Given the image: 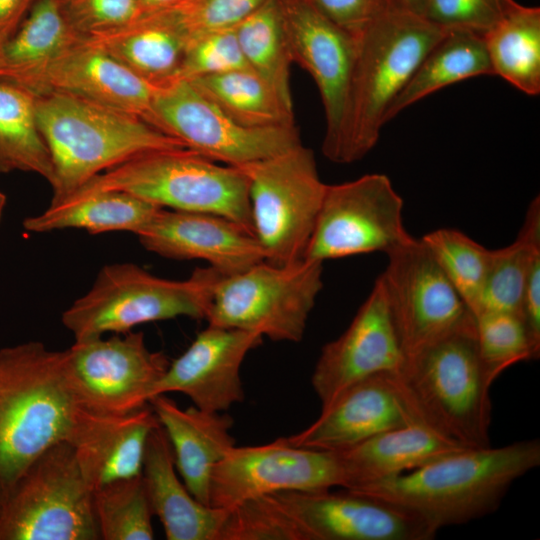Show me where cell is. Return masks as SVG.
Segmentation results:
<instances>
[{"mask_svg": "<svg viewBox=\"0 0 540 540\" xmlns=\"http://www.w3.org/2000/svg\"><path fill=\"white\" fill-rule=\"evenodd\" d=\"M386 375L413 423L464 447L491 445L494 381L479 355L475 321Z\"/></svg>", "mask_w": 540, "mask_h": 540, "instance_id": "2", "label": "cell"}, {"mask_svg": "<svg viewBox=\"0 0 540 540\" xmlns=\"http://www.w3.org/2000/svg\"><path fill=\"white\" fill-rule=\"evenodd\" d=\"M136 236L152 253L176 260H204L224 276L264 261L252 233L210 213L160 209Z\"/></svg>", "mask_w": 540, "mask_h": 540, "instance_id": "20", "label": "cell"}, {"mask_svg": "<svg viewBox=\"0 0 540 540\" xmlns=\"http://www.w3.org/2000/svg\"><path fill=\"white\" fill-rule=\"evenodd\" d=\"M539 465V439L463 447L354 492L400 505L437 533L496 512L512 484Z\"/></svg>", "mask_w": 540, "mask_h": 540, "instance_id": "1", "label": "cell"}, {"mask_svg": "<svg viewBox=\"0 0 540 540\" xmlns=\"http://www.w3.org/2000/svg\"><path fill=\"white\" fill-rule=\"evenodd\" d=\"M83 40L155 85L179 78L189 42L171 8L141 11L131 21Z\"/></svg>", "mask_w": 540, "mask_h": 540, "instance_id": "26", "label": "cell"}, {"mask_svg": "<svg viewBox=\"0 0 540 540\" xmlns=\"http://www.w3.org/2000/svg\"><path fill=\"white\" fill-rule=\"evenodd\" d=\"M35 99L32 92L0 80V174L34 173L51 185L53 166L37 125Z\"/></svg>", "mask_w": 540, "mask_h": 540, "instance_id": "33", "label": "cell"}, {"mask_svg": "<svg viewBox=\"0 0 540 540\" xmlns=\"http://www.w3.org/2000/svg\"><path fill=\"white\" fill-rule=\"evenodd\" d=\"M72 28L82 37L119 27L138 16V0H58Z\"/></svg>", "mask_w": 540, "mask_h": 540, "instance_id": "42", "label": "cell"}, {"mask_svg": "<svg viewBox=\"0 0 540 540\" xmlns=\"http://www.w3.org/2000/svg\"><path fill=\"white\" fill-rule=\"evenodd\" d=\"M521 316L533 347L540 353V253L534 257L527 276Z\"/></svg>", "mask_w": 540, "mask_h": 540, "instance_id": "44", "label": "cell"}, {"mask_svg": "<svg viewBox=\"0 0 540 540\" xmlns=\"http://www.w3.org/2000/svg\"><path fill=\"white\" fill-rule=\"evenodd\" d=\"M260 334L209 325L173 362L157 383L154 394L178 392L194 406L225 412L242 402L240 370L246 355L262 342Z\"/></svg>", "mask_w": 540, "mask_h": 540, "instance_id": "19", "label": "cell"}, {"mask_svg": "<svg viewBox=\"0 0 540 540\" xmlns=\"http://www.w3.org/2000/svg\"><path fill=\"white\" fill-rule=\"evenodd\" d=\"M387 256L381 276L405 359L475 321L419 238L411 236Z\"/></svg>", "mask_w": 540, "mask_h": 540, "instance_id": "15", "label": "cell"}, {"mask_svg": "<svg viewBox=\"0 0 540 540\" xmlns=\"http://www.w3.org/2000/svg\"><path fill=\"white\" fill-rule=\"evenodd\" d=\"M249 68L242 54L235 27L207 32L189 40L179 78L193 79Z\"/></svg>", "mask_w": 540, "mask_h": 540, "instance_id": "39", "label": "cell"}, {"mask_svg": "<svg viewBox=\"0 0 540 540\" xmlns=\"http://www.w3.org/2000/svg\"><path fill=\"white\" fill-rule=\"evenodd\" d=\"M64 353L75 404L105 414H126L148 405L170 364L164 353L148 349L142 332L75 340Z\"/></svg>", "mask_w": 540, "mask_h": 540, "instance_id": "14", "label": "cell"}, {"mask_svg": "<svg viewBox=\"0 0 540 540\" xmlns=\"http://www.w3.org/2000/svg\"><path fill=\"white\" fill-rule=\"evenodd\" d=\"M494 75L521 92L540 93V8L506 0L483 36Z\"/></svg>", "mask_w": 540, "mask_h": 540, "instance_id": "31", "label": "cell"}, {"mask_svg": "<svg viewBox=\"0 0 540 540\" xmlns=\"http://www.w3.org/2000/svg\"><path fill=\"white\" fill-rule=\"evenodd\" d=\"M82 39L58 0H35L15 33L0 47V80L25 89L46 65Z\"/></svg>", "mask_w": 540, "mask_h": 540, "instance_id": "29", "label": "cell"}, {"mask_svg": "<svg viewBox=\"0 0 540 540\" xmlns=\"http://www.w3.org/2000/svg\"><path fill=\"white\" fill-rule=\"evenodd\" d=\"M540 253V199L527 209L515 241L491 250L490 263L477 312H509L521 315L523 292L534 257Z\"/></svg>", "mask_w": 540, "mask_h": 540, "instance_id": "34", "label": "cell"}, {"mask_svg": "<svg viewBox=\"0 0 540 540\" xmlns=\"http://www.w3.org/2000/svg\"><path fill=\"white\" fill-rule=\"evenodd\" d=\"M149 405L169 439L178 475L197 500L210 505L213 471L235 446L232 417L195 406L182 409L165 394L153 396Z\"/></svg>", "mask_w": 540, "mask_h": 540, "instance_id": "24", "label": "cell"}, {"mask_svg": "<svg viewBox=\"0 0 540 540\" xmlns=\"http://www.w3.org/2000/svg\"><path fill=\"white\" fill-rule=\"evenodd\" d=\"M237 167L248 179L253 231L264 261L285 265L303 259L327 186L313 151L301 143Z\"/></svg>", "mask_w": 540, "mask_h": 540, "instance_id": "11", "label": "cell"}, {"mask_svg": "<svg viewBox=\"0 0 540 540\" xmlns=\"http://www.w3.org/2000/svg\"><path fill=\"white\" fill-rule=\"evenodd\" d=\"M474 318L479 355L493 381L507 368L539 358L521 315L483 312Z\"/></svg>", "mask_w": 540, "mask_h": 540, "instance_id": "38", "label": "cell"}, {"mask_svg": "<svg viewBox=\"0 0 540 540\" xmlns=\"http://www.w3.org/2000/svg\"><path fill=\"white\" fill-rule=\"evenodd\" d=\"M222 274L208 266L184 280L155 276L129 262L99 271L92 287L62 314L75 340L124 334L137 325L179 316L205 319L215 283Z\"/></svg>", "mask_w": 540, "mask_h": 540, "instance_id": "7", "label": "cell"}, {"mask_svg": "<svg viewBox=\"0 0 540 540\" xmlns=\"http://www.w3.org/2000/svg\"><path fill=\"white\" fill-rule=\"evenodd\" d=\"M332 22L357 36L379 14L389 9L387 0H311Z\"/></svg>", "mask_w": 540, "mask_h": 540, "instance_id": "43", "label": "cell"}, {"mask_svg": "<svg viewBox=\"0 0 540 540\" xmlns=\"http://www.w3.org/2000/svg\"><path fill=\"white\" fill-rule=\"evenodd\" d=\"M333 487H342L333 451L297 447L281 437L263 445L233 446L213 471L209 503L228 510L278 492Z\"/></svg>", "mask_w": 540, "mask_h": 540, "instance_id": "16", "label": "cell"}, {"mask_svg": "<svg viewBox=\"0 0 540 540\" xmlns=\"http://www.w3.org/2000/svg\"><path fill=\"white\" fill-rule=\"evenodd\" d=\"M279 4L293 62L311 75L320 93L325 114L322 152L340 164L357 37L328 19L311 0Z\"/></svg>", "mask_w": 540, "mask_h": 540, "instance_id": "17", "label": "cell"}, {"mask_svg": "<svg viewBox=\"0 0 540 540\" xmlns=\"http://www.w3.org/2000/svg\"><path fill=\"white\" fill-rule=\"evenodd\" d=\"M322 273L323 263L301 259L285 265L261 261L221 275L205 320L273 341L299 342L323 287Z\"/></svg>", "mask_w": 540, "mask_h": 540, "instance_id": "10", "label": "cell"}, {"mask_svg": "<svg viewBox=\"0 0 540 540\" xmlns=\"http://www.w3.org/2000/svg\"><path fill=\"white\" fill-rule=\"evenodd\" d=\"M160 209L127 192L100 191L50 204L42 213L24 219L23 227L34 233L74 228L90 234L126 231L137 235Z\"/></svg>", "mask_w": 540, "mask_h": 540, "instance_id": "28", "label": "cell"}, {"mask_svg": "<svg viewBox=\"0 0 540 540\" xmlns=\"http://www.w3.org/2000/svg\"><path fill=\"white\" fill-rule=\"evenodd\" d=\"M253 524L262 540H431L436 535L410 510L347 489L259 497Z\"/></svg>", "mask_w": 540, "mask_h": 540, "instance_id": "8", "label": "cell"}, {"mask_svg": "<svg viewBox=\"0 0 540 540\" xmlns=\"http://www.w3.org/2000/svg\"><path fill=\"white\" fill-rule=\"evenodd\" d=\"M389 9H397L422 16L426 0H387Z\"/></svg>", "mask_w": 540, "mask_h": 540, "instance_id": "46", "label": "cell"}, {"mask_svg": "<svg viewBox=\"0 0 540 540\" xmlns=\"http://www.w3.org/2000/svg\"><path fill=\"white\" fill-rule=\"evenodd\" d=\"M403 199L382 173L326 186L306 260L388 253L411 235L403 224Z\"/></svg>", "mask_w": 540, "mask_h": 540, "instance_id": "13", "label": "cell"}, {"mask_svg": "<svg viewBox=\"0 0 540 540\" xmlns=\"http://www.w3.org/2000/svg\"><path fill=\"white\" fill-rule=\"evenodd\" d=\"M249 68L261 76L291 107L290 66L293 63L278 0H268L235 26Z\"/></svg>", "mask_w": 540, "mask_h": 540, "instance_id": "35", "label": "cell"}, {"mask_svg": "<svg viewBox=\"0 0 540 540\" xmlns=\"http://www.w3.org/2000/svg\"><path fill=\"white\" fill-rule=\"evenodd\" d=\"M268 0H183L173 9L191 40L210 31L235 27Z\"/></svg>", "mask_w": 540, "mask_h": 540, "instance_id": "40", "label": "cell"}, {"mask_svg": "<svg viewBox=\"0 0 540 540\" xmlns=\"http://www.w3.org/2000/svg\"><path fill=\"white\" fill-rule=\"evenodd\" d=\"M158 425L149 404L126 414L97 413L75 405L66 440L94 491L142 474L147 440Z\"/></svg>", "mask_w": 540, "mask_h": 540, "instance_id": "22", "label": "cell"}, {"mask_svg": "<svg viewBox=\"0 0 540 540\" xmlns=\"http://www.w3.org/2000/svg\"><path fill=\"white\" fill-rule=\"evenodd\" d=\"M152 110L153 126L187 148L231 166L264 160L302 143L296 125L249 127L237 123L184 78L159 85Z\"/></svg>", "mask_w": 540, "mask_h": 540, "instance_id": "12", "label": "cell"}, {"mask_svg": "<svg viewBox=\"0 0 540 540\" xmlns=\"http://www.w3.org/2000/svg\"><path fill=\"white\" fill-rule=\"evenodd\" d=\"M158 87L82 39L46 65L26 90L34 95L69 93L137 115L152 125Z\"/></svg>", "mask_w": 540, "mask_h": 540, "instance_id": "21", "label": "cell"}, {"mask_svg": "<svg viewBox=\"0 0 540 540\" xmlns=\"http://www.w3.org/2000/svg\"><path fill=\"white\" fill-rule=\"evenodd\" d=\"M109 190L130 193L162 209L222 216L254 235L246 175L237 166L217 164L189 148L139 155L93 177L70 196Z\"/></svg>", "mask_w": 540, "mask_h": 540, "instance_id": "6", "label": "cell"}, {"mask_svg": "<svg viewBox=\"0 0 540 540\" xmlns=\"http://www.w3.org/2000/svg\"><path fill=\"white\" fill-rule=\"evenodd\" d=\"M100 540H152L153 512L142 474L93 491Z\"/></svg>", "mask_w": 540, "mask_h": 540, "instance_id": "36", "label": "cell"}, {"mask_svg": "<svg viewBox=\"0 0 540 540\" xmlns=\"http://www.w3.org/2000/svg\"><path fill=\"white\" fill-rule=\"evenodd\" d=\"M188 80L239 124L249 127L295 125L293 107L251 68Z\"/></svg>", "mask_w": 540, "mask_h": 540, "instance_id": "32", "label": "cell"}, {"mask_svg": "<svg viewBox=\"0 0 540 540\" xmlns=\"http://www.w3.org/2000/svg\"><path fill=\"white\" fill-rule=\"evenodd\" d=\"M506 0H426L422 16L445 30L484 36L498 21Z\"/></svg>", "mask_w": 540, "mask_h": 540, "instance_id": "41", "label": "cell"}, {"mask_svg": "<svg viewBox=\"0 0 540 540\" xmlns=\"http://www.w3.org/2000/svg\"><path fill=\"white\" fill-rule=\"evenodd\" d=\"M35 0H0V47L15 33Z\"/></svg>", "mask_w": 540, "mask_h": 540, "instance_id": "45", "label": "cell"}, {"mask_svg": "<svg viewBox=\"0 0 540 540\" xmlns=\"http://www.w3.org/2000/svg\"><path fill=\"white\" fill-rule=\"evenodd\" d=\"M447 33L421 15L387 9L356 36L340 164L362 159L376 145L389 106Z\"/></svg>", "mask_w": 540, "mask_h": 540, "instance_id": "5", "label": "cell"}, {"mask_svg": "<svg viewBox=\"0 0 540 540\" xmlns=\"http://www.w3.org/2000/svg\"><path fill=\"white\" fill-rule=\"evenodd\" d=\"M404 360L380 275L347 329L322 347L311 384L322 408L359 381L397 371Z\"/></svg>", "mask_w": 540, "mask_h": 540, "instance_id": "18", "label": "cell"}, {"mask_svg": "<svg viewBox=\"0 0 540 540\" xmlns=\"http://www.w3.org/2000/svg\"><path fill=\"white\" fill-rule=\"evenodd\" d=\"M64 351L37 341L0 349V498L27 467L68 438L75 401Z\"/></svg>", "mask_w": 540, "mask_h": 540, "instance_id": "4", "label": "cell"}, {"mask_svg": "<svg viewBox=\"0 0 540 540\" xmlns=\"http://www.w3.org/2000/svg\"><path fill=\"white\" fill-rule=\"evenodd\" d=\"M141 11L170 8L183 0H138Z\"/></svg>", "mask_w": 540, "mask_h": 540, "instance_id": "47", "label": "cell"}, {"mask_svg": "<svg viewBox=\"0 0 540 540\" xmlns=\"http://www.w3.org/2000/svg\"><path fill=\"white\" fill-rule=\"evenodd\" d=\"M35 113L53 166L50 204L139 155L187 148L137 115L69 93L36 95Z\"/></svg>", "mask_w": 540, "mask_h": 540, "instance_id": "3", "label": "cell"}, {"mask_svg": "<svg viewBox=\"0 0 540 540\" xmlns=\"http://www.w3.org/2000/svg\"><path fill=\"white\" fill-rule=\"evenodd\" d=\"M0 540H100L93 490L67 440L45 450L0 498Z\"/></svg>", "mask_w": 540, "mask_h": 540, "instance_id": "9", "label": "cell"}, {"mask_svg": "<svg viewBox=\"0 0 540 540\" xmlns=\"http://www.w3.org/2000/svg\"><path fill=\"white\" fill-rule=\"evenodd\" d=\"M419 239L474 316L486 280L491 250L451 228L433 230Z\"/></svg>", "mask_w": 540, "mask_h": 540, "instance_id": "37", "label": "cell"}, {"mask_svg": "<svg viewBox=\"0 0 540 540\" xmlns=\"http://www.w3.org/2000/svg\"><path fill=\"white\" fill-rule=\"evenodd\" d=\"M463 447L425 426L409 423L333 452L341 467L342 488L355 491L400 476Z\"/></svg>", "mask_w": 540, "mask_h": 540, "instance_id": "27", "label": "cell"}, {"mask_svg": "<svg viewBox=\"0 0 540 540\" xmlns=\"http://www.w3.org/2000/svg\"><path fill=\"white\" fill-rule=\"evenodd\" d=\"M482 75H494L484 37L468 31H448L393 100L385 114V123L444 87Z\"/></svg>", "mask_w": 540, "mask_h": 540, "instance_id": "30", "label": "cell"}, {"mask_svg": "<svg viewBox=\"0 0 540 540\" xmlns=\"http://www.w3.org/2000/svg\"><path fill=\"white\" fill-rule=\"evenodd\" d=\"M142 478L168 540H219L227 509L197 500L179 478L169 439L159 425L147 440Z\"/></svg>", "mask_w": 540, "mask_h": 540, "instance_id": "25", "label": "cell"}, {"mask_svg": "<svg viewBox=\"0 0 540 540\" xmlns=\"http://www.w3.org/2000/svg\"><path fill=\"white\" fill-rule=\"evenodd\" d=\"M6 200L7 199H6L5 194L0 191V221H1L3 211L6 205Z\"/></svg>", "mask_w": 540, "mask_h": 540, "instance_id": "48", "label": "cell"}, {"mask_svg": "<svg viewBox=\"0 0 540 540\" xmlns=\"http://www.w3.org/2000/svg\"><path fill=\"white\" fill-rule=\"evenodd\" d=\"M409 423L387 375L381 374L344 389L313 423L287 440L297 447L340 451Z\"/></svg>", "mask_w": 540, "mask_h": 540, "instance_id": "23", "label": "cell"}]
</instances>
